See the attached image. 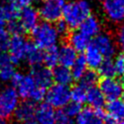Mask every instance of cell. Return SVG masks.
I'll use <instances>...</instances> for the list:
<instances>
[{
  "instance_id": "cell-1",
  "label": "cell",
  "mask_w": 124,
  "mask_h": 124,
  "mask_svg": "<svg viewBox=\"0 0 124 124\" xmlns=\"http://www.w3.org/2000/svg\"><path fill=\"white\" fill-rule=\"evenodd\" d=\"M11 82L22 99L29 100L32 103H38L45 99L46 90L39 87L30 74L16 73Z\"/></svg>"
},
{
  "instance_id": "cell-2",
  "label": "cell",
  "mask_w": 124,
  "mask_h": 124,
  "mask_svg": "<svg viewBox=\"0 0 124 124\" xmlns=\"http://www.w3.org/2000/svg\"><path fill=\"white\" fill-rule=\"evenodd\" d=\"M91 4L88 0H72L66 3L62 10V17L68 28H78L91 15Z\"/></svg>"
},
{
  "instance_id": "cell-3",
  "label": "cell",
  "mask_w": 124,
  "mask_h": 124,
  "mask_svg": "<svg viewBox=\"0 0 124 124\" xmlns=\"http://www.w3.org/2000/svg\"><path fill=\"white\" fill-rule=\"evenodd\" d=\"M31 35L35 46L44 50L56 46L60 37L55 25L46 21L38 23L31 31Z\"/></svg>"
},
{
  "instance_id": "cell-4",
  "label": "cell",
  "mask_w": 124,
  "mask_h": 124,
  "mask_svg": "<svg viewBox=\"0 0 124 124\" xmlns=\"http://www.w3.org/2000/svg\"><path fill=\"white\" fill-rule=\"evenodd\" d=\"M19 96L14 86H5L0 89V118L12 117L19 104Z\"/></svg>"
},
{
  "instance_id": "cell-5",
  "label": "cell",
  "mask_w": 124,
  "mask_h": 124,
  "mask_svg": "<svg viewBox=\"0 0 124 124\" xmlns=\"http://www.w3.org/2000/svg\"><path fill=\"white\" fill-rule=\"evenodd\" d=\"M45 99L53 108H62L71 101V89L67 85L55 83L46 91Z\"/></svg>"
},
{
  "instance_id": "cell-6",
  "label": "cell",
  "mask_w": 124,
  "mask_h": 124,
  "mask_svg": "<svg viewBox=\"0 0 124 124\" xmlns=\"http://www.w3.org/2000/svg\"><path fill=\"white\" fill-rule=\"evenodd\" d=\"M66 0H45L39 10V16L44 21L46 22H56L62 17V10Z\"/></svg>"
},
{
  "instance_id": "cell-7",
  "label": "cell",
  "mask_w": 124,
  "mask_h": 124,
  "mask_svg": "<svg viewBox=\"0 0 124 124\" xmlns=\"http://www.w3.org/2000/svg\"><path fill=\"white\" fill-rule=\"evenodd\" d=\"M26 44L27 41L22 36V34H16L11 36L7 50L13 64H18L24 60Z\"/></svg>"
},
{
  "instance_id": "cell-8",
  "label": "cell",
  "mask_w": 124,
  "mask_h": 124,
  "mask_svg": "<svg viewBox=\"0 0 124 124\" xmlns=\"http://www.w3.org/2000/svg\"><path fill=\"white\" fill-rule=\"evenodd\" d=\"M99 89L105 99L108 101L121 98L124 92L120 80L114 78H103L99 81Z\"/></svg>"
},
{
  "instance_id": "cell-9",
  "label": "cell",
  "mask_w": 124,
  "mask_h": 124,
  "mask_svg": "<svg viewBox=\"0 0 124 124\" xmlns=\"http://www.w3.org/2000/svg\"><path fill=\"white\" fill-rule=\"evenodd\" d=\"M92 45L105 58H111L116 53V44L108 33H99L94 37Z\"/></svg>"
},
{
  "instance_id": "cell-10",
  "label": "cell",
  "mask_w": 124,
  "mask_h": 124,
  "mask_svg": "<svg viewBox=\"0 0 124 124\" xmlns=\"http://www.w3.org/2000/svg\"><path fill=\"white\" fill-rule=\"evenodd\" d=\"M103 12L109 21L121 22L124 19V0H104Z\"/></svg>"
},
{
  "instance_id": "cell-11",
  "label": "cell",
  "mask_w": 124,
  "mask_h": 124,
  "mask_svg": "<svg viewBox=\"0 0 124 124\" xmlns=\"http://www.w3.org/2000/svg\"><path fill=\"white\" fill-rule=\"evenodd\" d=\"M106 114L101 108L91 107L81 108L76 116V124H106Z\"/></svg>"
},
{
  "instance_id": "cell-12",
  "label": "cell",
  "mask_w": 124,
  "mask_h": 124,
  "mask_svg": "<svg viewBox=\"0 0 124 124\" xmlns=\"http://www.w3.org/2000/svg\"><path fill=\"white\" fill-rule=\"evenodd\" d=\"M39 18H40V16H39L38 10L33 6H26L20 9L17 19L19 20L24 31L31 32L39 23Z\"/></svg>"
},
{
  "instance_id": "cell-13",
  "label": "cell",
  "mask_w": 124,
  "mask_h": 124,
  "mask_svg": "<svg viewBox=\"0 0 124 124\" xmlns=\"http://www.w3.org/2000/svg\"><path fill=\"white\" fill-rule=\"evenodd\" d=\"M30 75L34 78L36 84L43 89L46 90L52 84V73L49 70V68L46 66L37 65L32 67Z\"/></svg>"
},
{
  "instance_id": "cell-14",
  "label": "cell",
  "mask_w": 124,
  "mask_h": 124,
  "mask_svg": "<svg viewBox=\"0 0 124 124\" xmlns=\"http://www.w3.org/2000/svg\"><path fill=\"white\" fill-rule=\"evenodd\" d=\"M56 112L48 104H40L35 108L34 117L38 124H54Z\"/></svg>"
},
{
  "instance_id": "cell-15",
  "label": "cell",
  "mask_w": 124,
  "mask_h": 124,
  "mask_svg": "<svg viewBox=\"0 0 124 124\" xmlns=\"http://www.w3.org/2000/svg\"><path fill=\"white\" fill-rule=\"evenodd\" d=\"M101 21L100 19L96 16H89L88 17H86L81 24L78 26L79 31L84 34L86 37L90 38H94L95 36H97L100 31H101Z\"/></svg>"
},
{
  "instance_id": "cell-16",
  "label": "cell",
  "mask_w": 124,
  "mask_h": 124,
  "mask_svg": "<svg viewBox=\"0 0 124 124\" xmlns=\"http://www.w3.org/2000/svg\"><path fill=\"white\" fill-rule=\"evenodd\" d=\"M77 57L78 53L71 45L64 44L58 47V63L61 66L71 68Z\"/></svg>"
},
{
  "instance_id": "cell-17",
  "label": "cell",
  "mask_w": 124,
  "mask_h": 124,
  "mask_svg": "<svg viewBox=\"0 0 124 124\" xmlns=\"http://www.w3.org/2000/svg\"><path fill=\"white\" fill-rule=\"evenodd\" d=\"M106 111L110 120L117 122L124 120V101L120 98L108 101L106 106Z\"/></svg>"
},
{
  "instance_id": "cell-18",
  "label": "cell",
  "mask_w": 124,
  "mask_h": 124,
  "mask_svg": "<svg viewBox=\"0 0 124 124\" xmlns=\"http://www.w3.org/2000/svg\"><path fill=\"white\" fill-rule=\"evenodd\" d=\"M35 106L30 101H25L23 103H19L14 115L16 121L22 123L25 121L32 120L35 113Z\"/></svg>"
},
{
  "instance_id": "cell-19",
  "label": "cell",
  "mask_w": 124,
  "mask_h": 124,
  "mask_svg": "<svg viewBox=\"0 0 124 124\" xmlns=\"http://www.w3.org/2000/svg\"><path fill=\"white\" fill-rule=\"evenodd\" d=\"M26 62L34 67L37 65H41L43 62V51L39 47L35 46L33 42H28L26 44V50H25V58Z\"/></svg>"
},
{
  "instance_id": "cell-20",
  "label": "cell",
  "mask_w": 124,
  "mask_h": 124,
  "mask_svg": "<svg viewBox=\"0 0 124 124\" xmlns=\"http://www.w3.org/2000/svg\"><path fill=\"white\" fill-rule=\"evenodd\" d=\"M20 12V7L17 5V3L15 0L8 1L7 3H4L0 6V15L5 19L6 22L15 20L18 18Z\"/></svg>"
},
{
  "instance_id": "cell-21",
  "label": "cell",
  "mask_w": 124,
  "mask_h": 124,
  "mask_svg": "<svg viewBox=\"0 0 124 124\" xmlns=\"http://www.w3.org/2000/svg\"><path fill=\"white\" fill-rule=\"evenodd\" d=\"M84 59L86 62V65L88 67H90L91 69H98V67L101 65V63L104 60L103 55L101 54V52L92 45L90 44L87 48L84 50Z\"/></svg>"
},
{
  "instance_id": "cell-22",
  "label": "cell",
  "mask_w": 124,
  "mask_h": 124,
  "mask_svg": "<svg viewBox=\"0 0 124 124\" xmlns=\"http://www.w3.org/2000/svg\"><path fill=\"white\" fill-rule=\"evenodd\" d=\"M51 73H52V79L58 84L69 86L74 79L70 68L63 67L61 65L54 67Z\"/></svg>"
},
{
  "instance_id": "cell-23",
  "label": "cell",
  "mask_w": 124,
  "mask_h": 124,
  "mask_svg": "<svg viewBox=\"0 0 124 124\" xmlns=\"http://www.w3.org/2000/svg\"><path fill=\"white\" fill-rule=\"evenodd\" d=\"M105 97L102 92L96 86L88 88L86 91V100L87 104L93 108H102L105 106Z\"/></svg>"
},
{
  "instance_id": "cell-24",
  "label": "cell",
  "mask_w": 124,
  "mask_h": 124,
  "mask_svg": "<svg viewBox=\"0 0 124 124\" xmlns=\"http://www.w3.org/2000/svg\"><path fill=\"white\" fill-rule=\"evenodd\" d=\"M69 41H70L69 45H71L77 52L84 51L87 48V46L90 45V42H89L90 39L88 37H86L84 34H82L79 30L73 32L70 35Z\"/></svg>"
},
{
  "instance_id": "cell-25",
  "label": "cell",
  "mask_w": 124,
  "mask_h": 124,
  "mask_svg": "<svg viewBox=\"0 0 124 124\" xmlns=\"http://www.w3.org/2000/svg\"><path fill=\"white\" fill-rule=\"evenodd\" d=\"M43 52V62L47 68H54L58 64V47L56 46L45 49Z\"/></svg>"
},
{
  "instance_id": "cell-26",
  "label": "cell",
  "mask_w": 124,
  "mask_h": 124,
  "mask_svg": "<svg viewBox=\"0 0 124 124\" xmlns=\"http://www.w3.org/2000/svg\"><path fill=\"white\" fill-rule=\"evenodd\" d=\"M86 68H87V65H86V62H85L83 55L78 56L74 62V64L71 67V73H72L73 78L79 79L83 76V74L87 71Z\"/></svg>"
},
{
  "instance_id": "cell-27",
  "label": "cell",
  "mask_w": 124,
  "mask_h": 124,
  "mask_svg": "<svg viewBox=\"0 0 124 124\" xmlns=\"http://www.w3.org/2000/svg\"><path fill=\"white\" fill-rule=\"evenodd\" d=\"M98 73L103 78H114V76L116 75V71L113 61H111L110 58L104 59L101 65L98 67Z\"/></svg>"
},
{
  "instance_id": "cell-28",
  "label": "cell",
  "mask_w": 124,
  "mask_h": 124,
  "mask_svg": "<svg viewBox=\"0 0 124 124\" xmlns=\"http://www.w3.org/2000/svg\"><path fill=\"white\" fill-rule=\"evenodd\" d=\"M78 80H79V84L84 88L86 89L91 88L95 86L96 83L98 82V74L95 73L94 71H86Z\"/></svg>"
},
{
  "instance_id": "cell-29",
  "label": "cell",
  "mask_w": 124,
  "mask_h": 124,
  "mask_svg": "<svg viewBox=\"0 0 124 124\" xmlns=\"http://www.w3.org/2000/svg\"><path fill=\"white\" fill-rule=\"evenodd\" d=\"M86 91L87 89L81 86L80 84L76 85L71 90V100L78 104H82L86 100Z\"/></svg>"
},
{
  "instance_id": "cell-30",
  "label": "cell",
  "mask_w": 124,
  "mask_h": 124,
  "mask_svg": "<svg viewBox=\"0 0 124 124\" xmlns=\"http://www.w3.org/2000/svg\"><path fill=\"white\" fill-rule=\"evenodd\" d=\"M16 73V72L15 64L9 63V64L5 65L4 67H2L0 69V81L1 82H9V81H11Z\"/></svg>"
},
{
  "instance_id": "cell-31",
  "label": "cell",
  "mask_w": 124,
  "mask_h": 124,
  "mask_svg": "<svg viewBox=\"0 0 124 124\" xmlns=\"http://www.w3.org/2000/svg\"><path fill=\"white\" fill-rule=\"evenodd\" d=\"M64 111L66 114H68L70 117H76L78 112L81 110V105L80 104H78L76 102H71V103H68L65 107H64Z\"/></svg>"
},
{
  "instance_id": "cell-32",
  "label": "cell",
  "mask_w": 124,
  "mask_h": 124,
  "mask_svg": "<svg viewBox=\"0 0 124 124\" xmlns=\"http://www.w3.org/2000/svg\"><path fill=\"white\" fill-rule=\"evenodd\" d=\"M10 38L11 36L9 31L4 27H0V51L7 50Z\"/></svg>"
},
{
  "instance_id": "cell-33",
  "label": "cell",
  "mask_w": 124,
  "mask_h": 124,
  "mask_svg": "<svg viewBox=\"0 0 124 124\" xmlns=\"http://www.w3.org/2000/svg\"><path fill=\"white\" fill-rule=\"evenodd\" d=\"M9 33H12L13 35H16V34H22L24 32L20 22L18 19H15V20H12V21H9L8 22V29Z\"/></svg>"
},
{
  "instance_id": "cell-34",
  "label": "cell",
  "mask_w": 124,
  "mask_h": 124,
  "mask_svg": "<svg viewBox=\"0 0 124 124\" xmlns=\"http://www.w3.org/2000/svg\"><path fill=\"white\" fill-rule=\"evenodd\" d=\"M113 64H114L116 74L124 76V52L119 53L115 57V60L113 61Z\"/></svg>"
},
{
  "instance_id": "cell-35",
  "label": "cell",
  "mask_w": 124,
  "mask_h": 124,
  "mask_svg": "<svg viewBox=\"0 0 124 124\" xmlns=\"http://www.w3.org/2000/svg\"><path fill=\"white\" fill-rule=\"evenodd\" d=\"M54 124H73L72 117L65 113L64 110H59L55 115V123Z\"/></svg>"
},
{
  "instance_id": "cell-36",
  "label": "cell",
  "mask_w": 124,
  "mask_h": 124,
  "mask_svg": "<svg viewBox=\"0 0 124 124\" xmlns=\"http://www.w3.org/2000/svg\"><path fill=\"white\" fill-rule=\"evenodd\" d=\"M116 45L124 52V24H122L116 32Z\"/></svg>"
},
{
  "instance_id": "cell-37",
  "label": "cell",
  "mask_w": 124,
  "mask_h": 124,
  "mask_svg": "<svg viewBox=\"0 0 124 124\" xmlns=\"http://www.w3.org/2000/svg\"><path fill=\"white\" fill-rule=\"evenodd\" d=\"M56 22H57V24L55 25V28H56L58 34L59 35H65L67 33L68 29H69L68 26H67V24L65 23V21L63 19H59Z\"/></svg>"
},
{
  "instance_id": "cell-38",
  "label": "cell",
  "mask_w": 124,
  "mask_h": 124,
  "mask_svg": "<svg viewBox=\"0 0 124 124\" xmlns=\"http://www.w3.org/2000/svg\"><path fill=\"white\" fill-rule=\"evenodd\" d=\"M9 63H12L9 54L5 51H0V69Z\"/></svg>"
},
{
  "instance_id": "cell-39",
  "label": "cell",
  "mask_w": 124,
  "mask_h": 124,
  "mask_svg": "<svg viewBox=\"0 0 124 124\" xmlns=\"http://www.w3.org/2000/svg\"><path fill=\"white\" fill-rule=\"evenodd\" d=\"M37 0H16V2L17 3V5L22 8V7H26V6H32V4L34 2H36Z\"/></svg>"
},
{
  "instance_id": "cell-40",
  "label": "cell",
  "mask_w": 124,
  "mask_h": 124,
  "mask_svg": "<svg viewBox=\"0 0 124 124\" xmlns=\"http://www.w3.org/2000/svg\"><path fill=\"white\" fill-rule=\"evenodd\" d=\"M5 24H6V21H5V19L2 17V16L0 15V27H4Z\"/></svg>"
},
{
  "instance_id": "cell-41",
  "label": "cell",
  "mask_w": 124,
  "mask_h": 124,
  "mask_svg": "<svg viewBox=\"0 0 124 124\" xmlns=\"http://www.w3.org/2000/svg\"><path fill=\"white\" fill-rule=\"evenodd\" d=\"M20 124H38L36 121H33V120H29V121H25V122H22Z\"/></svg>"
},
{
  "instance_id": "cell-42",
  "label": "cell",
  "mask_w": 124,
  "mask_h": 124,
  "mask_svg": "<svg viewBox=\"0 0 124 124\" xmlns=\"http://www.w3.org/2000/svg\"><path fill=\"white\" fill-rule=\"evenodd\" d=\"M120 83H121V85H122V87H123V89H124V76H122L121 80H120Z\"/></svg>"
},
{
  "instance_id": "cell-43",
  "label": "cell",
  "mask_w": 124,
  "mask_h": 124,
  "mask_svg": "<svg viewBox=\"0 0 124 124\" xmlns=\"http://www.w3.org/2000/svg\"><path fill=\"white\" fill-rule=\"evenodd\" d=\"M0 124H7V122H6V120H5V119L0 118Z\"/></svg>"
},
{
  "instance_id": "cell-44",
  "label": "cell",
  "mask_w": 124,
  "mask_h": 124,
  "mask_svg": "<svg viewBox=\"0 0 124 124\" xmlns=\"http://www.w3.org/2000/svg\"><path fill=\"white\" fill-rule=\"evenodd\" d=\"M113 124H124V120L123 121H117V122H115Z\"/></svg>"
},
{
  "instance_id": "cell-45",
  "label": "cell",
  "mask_w": 124,
  "mask_h": 124,
  "mask_svg": "<svg viewBox=\"0 0 124 124\" xmlns=\"http://www.w3.org/2000/svg\"><path fill=\"white\" fill-rule=\"evenodd\" d=\"M106 124H113V122H108V121H107Z\"/></svg>"
},
{
  "instance_id": "cell-46",
  "label": "cell",
  "mask_w": 124,
  "mask_h": 124,
  "mask_svg": "<svg viewBox=\"0 0 124 124\" xmlns=\"http://www.w3.org/2000/svg\"><path fill=\"white\" fill-rule=\"evenodd\" d=\"M121 97H122V100L124 101V92H123V94H122V96H121Z\"/></svg>"
},
{
  "instance_id": "cell-47",
  "label": "cell",
  "mask_w": 124,
  "mask_h": 124,
  "mask_svg": "<svg viewBox=\"0 0 124 124\" xmlns=\"http://www.w3.org/2000/svg\"><path fill=\"white\" fill-rule=\"evenodd\" d=\"M2 1H11V0H2Z\"/></svg>"
},
{
  "instance_id": "cell-48",
  "label": "cell",
  "mask_w": 124,
  "mask_h": 124,
  "mask_svg": "<svg viewBox=\"0 0 124 124\" xmlns=\"http://www.w3.org/2000/svg\"><path fill=\"white\" fill-rule=\"evenodd\" d=\"M98 1H102V0H98ZM103 1H104V0H103Z\"/></svg>"
}]
</instances>
